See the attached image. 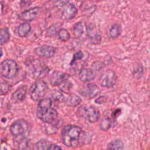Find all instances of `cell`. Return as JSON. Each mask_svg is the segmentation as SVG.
<instances>
[{"instance_id":"cell-1","label":"cell","mask_w":150,"mask_h":150,"mask_svg":"<svg viewBox=\"0 0 150 150\" xmlns=\"http://www.w3.org/2000/svg\"><path fill=\"white\" fill-rule=\"evenodd\" d=\"M62 139L63 144L69 147L75 148L88 144L91 137L80 127L74 125H67L62 129Z\"/></svg>"},{"instance_id":"cell-16","label":"cell","mask_w":150,"mask_h":150,"mask_svg":"<svg viewBox=\"0 0 150 150\" xmlns=\"http://www.w3.org/2000/svg\"><path fill=\"white\" fill-rule=\"evenodd\" d=\"M27 88L25 86H22L18 88L12 94L11 100L14 103L22 101L26 97Z\"/></svg>"},{"instance_id":"cell-8","label":"cell","mask_w":150,"mask_h":150,"mask_svg":"<svg viewBox=\"0 0 150 150\" xmlns=\"http://www.w3.org/2000/svg\"><path fill=\"white\" fill-rule=\"evenodd\" d=\"M41 8L39 6H35L22 12L18 16L20 20L29 22L35 19L40 13Z\"/></svg>"},{"instance_id":"cell-7","label":"cell","mask_w":150,"mask_h":150,"mask_svg":"<svg viewBox=\"0 0 150 150\" xmlns=\"http://www.w3.org/2000/svg\"><path fill=\"white\" fill-rule=\"evenodd\" d=\"M116 79V74L114 71L106 70L101 74L98 81L100 84L103 87H111L114 85Z\"/></svg>"},{"instance_id":"cell-21","label":"cell","mask_w":150,"mask_h":150,"mask_svg":"<svg viewBox=\"0 0 150 150\" xmlns=\"http://www.w3.org/2000/svg\"><path fill=\"white\" fill-rule=\"evenodd\" d=\"M123 148L122 142L120 139H115L108 144L107 150H122Z\"/></svg>"},{"instance_id":"cell-14","label":"cell","mask_w":150,"mask_h":150,"mask_svg":"<svg viewBox=\"0 0 150 150\" xmlns=\"http://www.w3.org/2000/svg\"><path fill=\"white\" fill-rule=\"evenodd\" d=\"M66 94L67 95L66 96L63 95L61 101L64 102L66 105L69 106H76L80 103L81 99L77 94L73 93Z\"/></svg>"},{"instance_id":"cell-27","label":"cell","mask_w":150,"mask_h":150,"mask_svg":"<svg viewBox=\"0 0 150 150\" xmlns=\"http://www.w3.org/2000/svg\"><path fill=\"white\" fill-rule=\"evenodd\" d=\"M96 6L94 5V6H92L91 7H90L89 8V10H88V9L87 10H86V12L84 13V15L85 16H89L90 15H91L96 11Z\"/></svg>"},{"instance_id":"cell-10","label":"cell","mask_w":150,"mask_h":150,"mask_svg":"<svg viewBox=\"0 0 150 150\" xmlns=\"http://www.w3.org/2000/svg\"><path fill=\"white\" fill-rule=\"evenodd\" d=\"M73 34L77 39H84L88 36V27L84 22H76L73 26Z\"/></svg>"},{"instance_id":"cell-22","label":"cell","mask_w":150,"mask_h":150,"mask_svg":"<svg viewBox=\"0 0 150 150\" xmlns=\"http://www.w3.org/2000/svg\"><path fill=\"white\" fill-rule=\"evenodd\" d=\"M58 36L60 40L63 42H66L70 38V35L69 31L64 28H62L58 32Z\"/></svg>"},{"instance_id":"cell-18","label":"cell","mask_w":150,"mask_h":150,"mask_svg":"<svg viewBox=\"0 0 150 150\" xmlns=\"http://www.w3.org/2000/svg\"><path fill=\"white\" fill-rule=\"evenodd\" d=\"M88 36L93 44L97 45L100 43L101 36L99 30H97L94 26H90L88 28Z\"/></svg>"},{"instance_id":"cell-33","label":"cell","mask_w":150,"mask_h":150,"mask_svg":"<svg viewBox=\"0 0 150 150\" xmlns=\"http://www.w3.org/2000/svg\"><path fill=\"white\" fill-rule=\"evenodd\" d=\"M146 2L150 4V0H146Z\"/></svg>"},{"instance_id":"cell-31","label":"cell","mask_w":150,"mask_h":150,"mask_svg":"<svg viewBox=\"0 0 150 150\" xmlns=\"http://www.w3.org/2000/svg\"><path fill=\"white\" fill-rule=\"evenodd\" d=\"M46 150H62V149L56 144H51L48 146Z\"/></svg>"},{"instance_id":"cell-17","label":"cell","mask_w":150,"mask_h":150,"mask_svg":"<svg viewBox=\"0 0 150 150\" xmlns=\"http://www.w3.org/2000/svg\"><path fill=\"white\" fill-rule=\"evenodd\" d=\"M30 30V25L27 22H25L21 23L19 25L16 27L14 30V33L17 36L21 38H25L28 36Z\"/></svg>"},{"instance_id":"cell-11","label":"cell","mask_w":150,"mask_h":150,"mask_svg":"<svg viewBox=\"0 0 150 150\" xmlns=\"http://www.w3.org/2000/svg\"><path fill=\"white\" fill-rule=\"evenodd\" d=\"M62 15L65 19H73L77 13V8L75 5L72 3H66L62 7Z\"/></svg>"},{"instance_id":"cell-9","label":"cell","mask_w":150,"mask_h":150,"mask_svg":"<svg viewBox=\"0 0 150 150\" xmlns=\"http://www.w3.org/2000/svg\"><path fill=\"white\" fill-rule=\"evenodd\" d=\"M56 50V48L54 46L43 45L36 47L34 49V52L40 57L50 58L55 54Z\"/></svg>"},{"instance_id":"cell-24","label":"cell","mask_w":150,"mask_h":150,"mask_svg":"<svg viewBox=\"0 0 150 150\" xmlns=\"http://www.w3.org/2000/svg\"><path fill=\"white\" fill-rule=\"evenodd\" d=\"M9 90V86L6 83L1 82V94L4 95L8 93Z\"/></svg>"},{"instance_id":"cell-26","label":"cell","mask_w":150,"mask_h":150,"mask_svg":"<svg viewBox=\"0 0 150 150\" xmlns=\"http://www.w3.org/2000/svg\"><path fill=\"white\" fill-rule=\"evenodd\" d=\"M36 1V0H21L20 5L22 7H26L30 5L33 2Z\"/></svg>"},{"instance_id":"cell-29","label":"cell","mask_w":150,"mask_h":150,"mask_svg":"<svg viewBox=\"0 0 150 150\" xmlns=\"http://www.w3.org/2000/svg\"><path fill=\"white\" fill-rule=\"evenodd\" d=\"M28 140H26V139H23L20 143H19V147L21 149H25L27 147H28Z\"/></svg>"},{"instance_id":"cell-2","label":"cell","mask_w":150,"mask_h":150,"mask_svg":"<svg viewBox=\"0 0 150 150\" xmlns=\"http://www.w3.org/2000/svg\"><path fill=\"white\" fill-rule=\"evenodd\" d=\"M36 115L42 121L50 124L57 117V111L52 107V101L49 98L41 99L36 108Z\"/></svg>"},{"instance_id":"cell-5","label":"cell","mask_w":150,"mask_h":150,"mask_svg":"<svg viewBox=\"0 0 150 150\" xmlns=\"http://www.w3.org/2000/svg\"><path fill=\"white\" fill-rule=\"evenodd\" d=\"M47 85L43 80H39L36 81L30 87L29 94L31 98L34 101H40L45 96Z\"/></svg>"},{"instance_id":"cell-4","label":"cell","mask_w":150,"mask_h":150,"mask_svg":"<svg viewBox=\"0 0 150 150\" xmlns=\"http://www.w3.org/2000/svg\"><path fill=\"white\" fill-rule=\"evenodd\" d=\"M77 114L81 118L93 123L100 118V111L91 105H81L77 110Z\"/></svg>"},{"instance_id":"cell-6","label":"cell","mask_w":150,"mask_h":150,"mask_svg":"<svg viewBox=\"0 0 150 150\" xmlns=\"http://www.w3.org/2000/svg\"><path fill=\"white\" fill-rule=\"evenodd\" d=\"M29 130V124L24 120H16L14 121L10 127L11 134L15 137L23 135L28 133Z\"/></svg>"},{"instance_id":"cell-15","label":"cell","mask_w":150,"mask_h":150,"mask_svg":"<svg viewBox=\"0 0 150 150\" xmlns=\"http://www.w3.org/2000/svg\"><path fill=\"white\" fill-rule=\"evenodd\" d=\"M79 79L81 81L88 82L94 79L96 73L94 70L89 68H83L79 73Z\"/></svg>"},{"instance_id":"cell-12","label":"cell","mask_w":150,"mask_h":150,"mask_svg":"<svg viewBox=\"0 0 150 150\" xmlns=\"http://www.w3.org/2000/svg\"><path fill=\"white\" fill-rule=\"evenodd\" d=\"M99 91L100 89L97 85L93 83H88L84 86L79 92L84 97L92 98L98 94Z\"/></svg>"},{"instance_id":"cell-32","label":"cell","mask_w":150,"mask_h":150,"mask_svg":"<svg viewBox=\"0 0 150 150\" xmlns=\"http://www.w3.org/2000/svg\"><path fill=\"white\" fill-rule=\"evenodd\" d=\"M50 1H52V2H58V1H60V0H50Z\"/></svg>"},{"instance_id":"cell-30","label":"cell","mask_w":150,"mask_h":150,"mask_svg":"<svg viewBox=\"0 0 150 150\" xmlns=\"http://www.w3.org/2000/svg\"><path fill=\"white\" fill-rule=\"evenodd\" d=\"M59 28V26H57V24L51 26L50 28L49 29V32H48V33L50 34V36H52V33H53V30H54L55 32H56V33H57V34H58V32H59V30H57V28Z\"/></svg>"},{"instance_id":"cell-23","label":"cell","mask_w":150,"mask_h":150,"mask_svg":"<svg viewBox=\"0 0 150 150\" xmlns=\"http://www.w3.org/2000/svg\"><path fill=\"white\" fill-rule=\"evenodd\" d=\"M111 124H112V122L110 119L104 118L101 122L100 128L103 130H107L111 127Z\"/></svg>"},{"instance_id":"cell-13","label":"cell","mask_w":150,"mask_h":150,"mask_svg":"<svg viewBox=\"0 0 150 150\" xmlns=\"http://www.w3.org/2000/svg\"><path fill=\"white\" fill-rule=\"evenodd\" d=\"M69 77L67 74L60 71H54L50 76V81L52 86H60L66 81Z\"/></svg>"},{"instance_id":"cell-19","label":"cell","mask_w":150,"mask_h":150,"mask_svg":"<svg viewBox=\"0 0 150 150\" xmlns=\"http://www.w3.org/2000/svg\"><path fill=\"white\" fill-rule=\"evenodd\" d=\"M122 29L120 24L114 23L111 25L109 30L110 37L112 39H116L122 33Z\"/></svg>"},{"instance_id":"cell-28","label":"cell","mask_w":150,"mask_h":150,"mask_svg":"<svg viewBox=\"0 0 150 150\" xmlns=\"http://www.w3.org/2000/svg\"><path fill=\"white\" fill-rule=\"evenodd\" d=\"M46 147V142L44 141H40L37 144V148L38 150H45Z\"/></svg>"},{"instance_id":"cell-3","label":"cell","mask_w":150,"mask_h":150,"mask_svg":"<svg viewBox=\"0 0 150 150\" xmlns=\"http://www.w3.org/2000/svg\"><path fill=\"white\" fill-rule=\"evenodd\" d=\"M18 70L16 62L12 59H6L2 62L0 65L1 75L5 78H14L16 76Z\"/></svg>"},{"instance_id":"cell-25","label":"cell","mask_w":150,"mask_h":150,"mask_svg":"<svg viewBox=\"0 0 150 150\" xmlns=\"http://www.w3.org/2000/svg\"><path fill=\"white\" fill-rule=\"evenodd\" d=\"M83 53H82L81 51H79V52H76L73 56V58L71 62V64H73V63L74 62H76L77 60L81 59L83 58Z\"/></svg>"},{"instance_id":"cell-20","label":"cell","mask_w":150,"mask_h":150,"mask_svg":"<svg viewBox=\"0 0 150 150\" xmlns=\"http://www.w3.org/2000/svg\"><path fill=\"white\" fill-rule=\"evenodd\" d=\"M10 32L8 28H4L0 31V43L1 45L7 43L10 39Z\"/></svg>"}]
</instances>
